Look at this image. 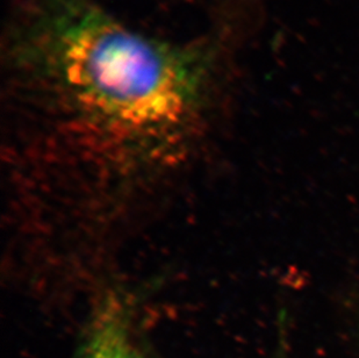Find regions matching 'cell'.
Wrapping results in <instances>:
<instances>
[{
  "mask_svg": "<svg viewBox=\"0 0 359 358\" xmlns=\"http://www.w3.org/2000/svg\"><path fill=\"white\" fill-rule=\"evenodd\" d=\"M10 65L18 92L56 129L139 162L190 138L210 83L201 49L143 34L93 0H32Z\"/></svg>",
  "mask_w": 359,
  "mask_h": 358,
  "instance_id": "1",
  "label": "cell"
},
{
  "mask_svg": "<svg viewBox=\"0 0 359 358\" xmlns=\"http://www.w3.org/2000/svg\"><path fill=\"white\" fill-rule=\"evenodd\" d=\"M132 358H146L144 356L141 355L139 352H134V355H133Z\"/></svg>",
  "mask_w": 359,
  "mask_h": 358,
  "instance_id": "3",
  "label": "cell"
},
{
  "mask_svg": "<svg viewBox=\"0 0 359 358\" xmlns=\"http://www.w3.org/2000/svg\"><path fill=\"white\" fill-rule=\"evenodd\" d=\"M125 299L113 294L95 312L81 358H132L129 308Z\"/></svg>",
  "mask_w": 359,
  "mask_h": 358,
  "instance_id": "2",
  "label": "cell"
}]
</instances>
